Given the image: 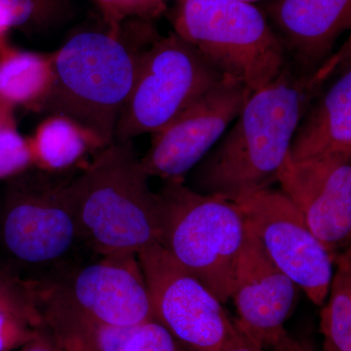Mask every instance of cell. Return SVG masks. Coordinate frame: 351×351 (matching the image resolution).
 Returning a JSON list of instances; mask_svg holds the SVG:
<instances>
[{
    "label": "cell",
    "mask_w": 351,
    "mask_h": 351,
    "mask_svg": "<svg viewBox=\"0 0 351 351\" xmlns=\"http://www.w3.org/2000/svg\"><path fill=\"white\" fill-rule=\"evenodd\" d=\"M350 58V40L313 71L286 64L253 92L237 122L213 152L196 165L195 191L237 203L277 182L300 121L321 90Z\"/></svg>",
    "instance_id": "obj_1"
},
{
    "label": "cell",
    "mask_w": 351,
    "mask_h": 351,
    "mask_svg": "<svg viewBox=\"0 0 351 351\" xmlns=\"http://www.w3.org/2000/svg\"><path fill=\"white\" fill-rule=\"evenodd\" d=\"M75 201L80 239L99 255H138L158 244V199L131 142L97 152L75 178Z\"/></svg>",
    "instance_id": "obj_2"
},
{
    "label": "cell",
    "mask_w": 351,
    "mask_h": 351,
    "mask_svg": "<svg viewBox=\"0 0 351 351\" xmlns=\"http://www.w3.org/2000/svg\"><path fill=\"white\" fill-rule=\"evenodd\" d=\"M145 50L129 45L122 31L73 34L52 53L54 82L43 110L73 119L105 147L112 144Z\"/></svg>",
    "instance_id": "obj_3"
},
{
    "label": "cell",
    "mask_w": 351,
    "mask_h": 351,
    "mask_svg": "<svg viewBox=\"0 0 351 351\" xmlns=\"http://www.w3.org/2000/svg\"><path fill=\"white\" fill-rule=\"evenodd\" d=\"M156 195L158 244L226 304L247 234L239 205L202 195L182 181H166Z\"/></svg>",
    "instance_id": "obj_4"
},
{
    "label": "cell",
    "mask_w": 351,
    "mask_h": 351,
    "mask_svg": "<svg viewBox=\"0 0 351 351\" xmlns=\"http://www.w3.org/2000/svg\"><path fill=\"white\" fill-rule=\"evenodd\" d=\"M175 34L221 75L252 92L276 80L285 48L265 15L241 0H178Z\"/></svg>",
    "instance_id": "obj_5"
},
{
    "label": "cell",
    "mask_w": 351,
    "mask_h": 351,
    "mask_svg": "<svg viewBox=\"0 0 351 351\" xmlns=\"http://www.w3.org/2000/svg\"><path fill=\"white\" fill-rule=\"evenodd\" d=\"M223 78L175 32L154 41L141 59L113 142L154 135Z\"/></svg>",
    "instance_id": "obj_6"
},
{
    "label": "cell",
    "mask_w": 351,
    "mask_h": 351,
    "mask_svg": "<svg viewBox=\"0 0 351 351\" xmlns=\"http://www.w3.org/2000/svg\"><path fill=\"white\" fill-rule=\"evenodd\" d=\"M2 237L18 261L41 267L63 260L80 239L75 178L27 170L10 178Z\"/></svg>",
    "instance_id": "obj_7"
},
{
    "label": "cell",
    "mask_w": 351,
    "mask_h": 351,
    "mask_svg": "<svg viewBox=\"0 0 351 351\" xmlns=\"http://www.w3.org/2000/svg\"><path fill=\"white\" fill-rule=\"evenodd\" d=\"M154 311L186 351H221L234 329L223 304L161 245L138 252Z\"/></svg>",
    "instance_id": "obj_8"
},
{
    "label": "cell",
    "mask_w": 351,
    "mask_h": 351,
    "mask_svg": "<svg viewBox=\"0 0 351 351\" xmlns=\"http://www.w3.org/2000/svg\"><path fill=\"white\" fill-rule=\"evenodd\" d=\"M247 226L283 274L322 306L331 286L335 255L282 191L265 189L237 203Z\"/></svg>",
    "instance_id": "obj_9"
},
{
    "label": "cell",
    "mask_w": 351,
    "mask_h": 351,
    "mask_svg": "<svg viewBox=\"0 0 351 351\" xmlns=\"http://www.w3.org/2000/svg\"><path fill=\"white\" fill-rule=\"evenodd\" d=\"M252 93L239 80L225 76L152 135L149 151L140 158L145 174L182 181L237 119Z\"/></svg>",
    "instance_id": "obj_10"
},
{
    "label": "cell",
    "mask_w": 351,
    "mask_h": 351,
    "mask_svg": "<svg viewBox=\"0 0 351 351\" xmlns=\"http://www.w3.org/2000/svg\"><path fill=\"white\" fill-rule=\"evenodd\" d=\"M277 182L332 255L350 248L351 156H327L295 162L287 156Z\"/></svg>",
    "instance_id": "obj_11"
},
{
    "label": "cell",
    "mask_w": 351,
    "mask_h": 351,
    "mask_svg": "<svg viewBox=\"0 0 351 351\" xmlns=\"http://www.w3.org/2000/svg\"><path fill=\"white\" fill-rule=\"evenodd\" d=\"M298 288L247 226L230 299L237 324L263 350H276L288 336L284 325L294 311Z\"/></svg>",
    "instance_id": "obj_12"
},
{
    "label": "cell",
    "mask_w": 351,
    "mask_h": 351,
    "mask_svg": "<svg viewBox=\"0 0 351 351\" xmlns=\"http://www.w3.org/2000/svg\"><path fill=\"white\" fill-rule=\"evenodd\" d=\"M51 284L92 319L117 326L154 320L149 289L137 255L113 254Z\"/></svg>",
    "instance_id": "obj_13"
},
{
    "label": "cell",
    "mask_w": 351,
    "mask_h": 351,
    "mask_svg": "<svg viewBox=\"0 0 351 351\" xmlns=\"http://www.w3.org/2000/svg\"><path fill=\"white\" fill-rule=\"evenodd\" d=\"M44 324L64 351H182L169 332L156 320L117 326L92 319L51 285L38 286Z\"/></svg>",
    "instance_id": "obj_14"
},
{
    "label": "cell",
    "mask_w": 351,
    "mask_h": 351,
    "mask_svg": "<svg viewBox=\"0 0 351 351\" xmlns=\"http://www.w3.org/2000/svg\"><path fill=\"white\" fill-rule=\"evenodd\" d=\"M267 11L284 48L304 71L319 68L350 29L351 0H274Z\"/></svg>",
    "instance_id": "obj_15"
},
{
    "label": "cell",
    "mask_w": 351,
    "mask_h": 351,
    "mask_svg": "<svg viewBox=\"0 0 351 351\" xmlns=\"http://www.w3.org/2000/svg\"><path fill=\"white\" fill-rule=\"evenodd\" d=\"M321 90L300 121L288 156L292 161L351 156L350 59Z\"/></svg>",
    "instance_id": "obj_16"
},
{
    "label": "cell",
    "mask_w": 351,
    "mask_h": 351,
    "mask_svg": "<svg viewBox=\"0 0 351 351\" xmlns=\"http://www.w3.org/2000/svg\"><path fill=\"white\" fill-rule=\"evenodd\" d=\"M54 82L53 54L17 49L0 53V107L43 110Z\"/></svg>",
    "instance_id": "obj_17"
},
{
    "label": "cell",
    "mask_w": 351,
    "mask_h": 351,
    "mask_svg": "<svg viewBox=\"0 0 351 351\" xmlns=\"http://www.w3.org/2000/svg\"><path fill=\"white\" fill-rule=\"evenodd\" d=\"M27 140L34 167L54 174L71 169L92 149L105 147L84 127L60 114H49Z\"/></svg>",
    "instance_id": "obj_18"
},
{
    "label": "cell",
    "mask_w": 351,
    "mask_h": 351,
    "mask_svg": "<svg viewBox=\"0 0 351 351\" xmlns=\"http://www.w3.org/2000/svg\"><path fill=\"white\" fill-rule=\"evenodd\" d=\"M336 272L320 315L323 351H351V251L335 256Z\"/></svg>",
    "instance_id": "obj_19"
},
{
    "label": "cell",
    "mask_w": 351,
    "mask_h": 351,
    "mask_svg": "<svg viewBox=\"0 0 351 351\" xmlns=\"http://www.w3.org/2000/svg\"><path fill=\"white\" fill-rule=\"evenodd\" d=\"M34 167L29 140L16 127L12 112L0 124V180L10 179Z\"/></svg>",
    "instance_id": "obj_20"
},
{
    "label": "cell",
    "mask_w": 351,
    "mask_h": 351,
    "mask_svg": "<svg viewBox=\"0 0 351 351\" xmlns=\"http://www.w3.org/2000/svg\"><path fill=\"white\" fill-rule=\"evenodd\" d=\"M60 9L59 0H0V15L10 29L48 23Z\"/></svg>",
    "instance_id": "obj_21"
},
{
    "label": "cell",
    "mask_w": 351,
    "mask_h": 351,
    "mask_svg": "<svg viewBox=\"0 0 351 351\" xmlns=\"http://www.w3.org/2000/svg\"><path fill=\"white\" fill-rule=\"evenodd\" d=\"M108 31L119 34L122 25L131 18H152L165 8L162 0H96Z\"/></svg>",
    "instance_id": "obj_22"
},
{
    "label": "cell",
    "mask_w": 351,
    "mask_h": 351,
    "mask_svg": "<svg viewBox=\"0 0 351 351\" xmlns=\"http://www.w3.org/2000/svg\"><path fill=\"white\" fill-rule=\"evenodd\" d=\"M41 325L20 311L0 306V351L22 348L36 336Z\"/></svg>",
    "instance_id": "obj_23"
},
{
    "label": "cell",
    "mask_w": 351,
    "mask_h": 351,
    "mask_svg": "<svg viewBox=\"0 0 351 351\" xmlns=\"http://www.w3.org/2000/svg\"><path fill=\"white\" fill-rule=\"evenodd\" d=\"M20 351H64L53 332L45 324L41 325L36 336L20 348Z\"/></svg>",
    "instance_id": "obj_24"
},
{
    "label": "cell",
    "mask_w": 351,
    "mask_h": 351,
    "mask_svg": "<svg viewBox=\"0 0 351 351\" xmlns=\"http://www.w3.org/2000/svg\"><path fill=\"white\" fill-rule=\"evenodd\" d=\"M221 351H265L258 345L256 341L248 336L239 326L237 321L234 320V329L230 335V338L226 341Z\"/></svg>",
    "instance_id": "obj_25"
},
{
    "label": "cell",
    "mask_w": 351,
    "mask_h": 351,
    "mask_svg": "<svg viewBox=\"0 0 351 351\" xmlns=\"http://www.w3.org/2000/svg\"><path fill=\"white\" fill-rule=\"evenodd\" d=\"M274 351H315L311 341L297 339L288 335L282 343Z\"/></svg>",
    "instance_id": "obj_26"
},
{
    "label": "cell",
    "mask_w": 351,
    "mask_h": 351,
    "mask_svg": "<svg viewBox=\"0 0 351 351\" xmlns=\"http://www.w3.org/2000/svg\"><path fill=\"white\" fill-rule=\"evenodd\" d=\"M9 29H10V27H9L6 21L0 15V53L5 50L9 46L6 38L7 32H8Z\"/></svg>",
    "instance_id": "obj_27"
},
{
    "label": "cell",
    "mask_w": 351,
    "mask_h": 351,
    "mask_svg": "<svg viewBox=\"0 0 351 351\" xmlns=\"http://www.w3.org/2000/svg\"><path fill=\"white\" fill-rule=\"evenodd\" d=\"M10 112H12V110H6V108L0 107V124H1L2 121H3L4 117H5L7 113Z\"/></svg>",
    "instance_id": "obj_28"
},
{
    "label": "cell",
    "mask_w": 351,
    "mask_h": 351,
    "mask_svg": "<svg viewBox=\"0 0 351 351\" xmlns=\"http://www.w3.org/2000/svg\"><path fill=\"white\" fill-rule=\"evenodd\" d=\"M241 1L248 2V3H251V2L258 1V0H241Z\"/></svg>",
    "instance_id": "obj_29"
},
{
    "label": "cell",
    "mask_w": 351,
    "mask_h": 351,
    "mask_svg": "<svg viewBox=\"0 0 351 351\" xmlns=\"http://www.w3.org/2000/svg\"><path fill=\"white\" fill-rule=\"evenodd\" d=\"M162 1H164V0H162Z\"/></svg>",
    "instance_id": "obj_30"
}]
</instances>
